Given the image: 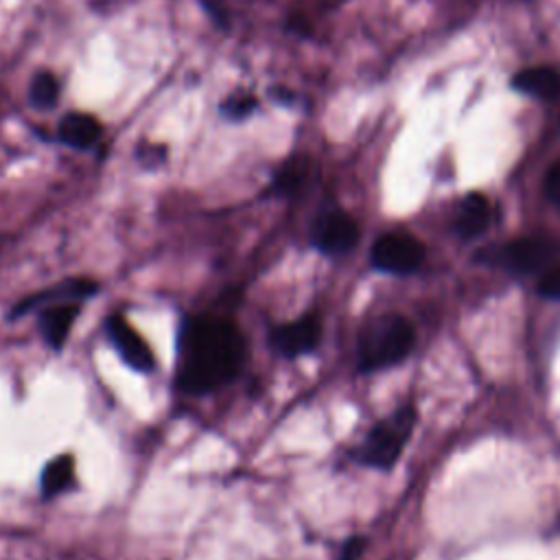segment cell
<instances>
[{"label":"cell","instance_id":"7c38bea8","mask_svg":"<svg viewBox=\"0 0 560 560\" xmlns=\"http://www.w3.org/2000/svg\"><path fill=\"white\" fill-rule=\"evenodd\" d=\"M512 85L525 94H532L538 98H551L560 92V74L549 66H534V68L521 70L512 79Z\"/></svg>","mask_w":560,"mask_h":560},{"label":"cell","instance_id":"ffe728a7","mask_svg":"<svg viewBox=\"0 0 560 560\" xmlns=\"http://www.w3.org/2000/svg\"><path fill=\"white\" fill-rule=\"evenodd\" d=\"M365 549V538L361 536H352L343 542L341 547V553H339V560H359V556L363 553Z\"/></svg>","mask_w":560,"mask_h":560},{"label":"cell","instance_id":"6da1fadb","mask_svg":"<svg viewBox=\"0 0 560 560\" xmlns=\"http://www.w3.org/2000/svg\"><path fill=\"white\" fill-rule=\"evenodd\" d=\"M245 337L223 315L195 313L179 322L175 339V389L206 396L230 385L245 363Z\"/></svg>","mask_w":560,"mask_h":560},{"label":"cell","instance_id":"5bb4252c","mask_svg":"<svg viewBox=\"0 0 560 560\" xmlns=\"http://www.w3.org/2000/svg\"><path fill=\"white\" fill-rule=\"evenodd\" d=\"M490 223V203L483 195H468L457 212V232L466 238L481 234Z\"/></svg>","mask_w":560,"mask_h":560},{"label":"cell","instance_id":"9a60e30c","mask_svg":"<svg viewBox=\"0 0 560 560\" xmlns=\"http://www.w3.org/2000/svg\"><path fill=\"white\" fill-rule=\"evenodd\" d=\"M31 103L35 107H52L59 98V81L50 72H37L31 81Z\"/></svg>","mask_w":560,"mask_h":560},{"label":"cell","instance_id":"52a82bcc","mask_svg":"<svg viewBox=\"0 0 560 560\" xmlns=\"http://www.w3.org/2000/svg\"><path fill=\"white\" fill-rule=\"evenodd\" d=\"M96 293H98V282L94 278L72 276V278L59 280L57 284L39 289L35 293L22 298L20 302H15L9 311V319L15 322L22 315H26L31 311H37V308H42L46 304H52V302H83V300H88Z\"/></svg>","mask_w":560,"mask_h":560},{"label":"cell","instance_id":"2e32d148","mask_svg":"<svg viewBox=\"0 0 560 560\" xmlns=\"http://www.w3.org/2000/svg\"><path fill=\"white\" fill-rule=\"evenodd\" d=\"M542 190L545 197L560 208V158L547 168L545 173V182H542Z\"/></svg>","mask_w":560,"mask_h":560},{"label":"cell","instance_id":"d6986e66","mask_svg":"<svg viewBox=\"0 0 560 560\" xmlns=\"http://www.w3.org/2000/svg\"><path fill=\"white\" fill-rule=\"evenodd\" d=\"M302 175H304V168H300L298 164H289L282 173H280V177H278V190H282V192H291L293 188H298V184L302 182Z\"/></svg>","mask_w":560,"mask_h":560},{"label":"cell","instance_id":"5b68a950","mask_svg":"<svg viewBox=\"0 0 560 560\" xmlns=\"http://www.w3.org/2000/svg\"><path fill=\"white\" fill-rule=\"evenodd\" d=\"M269 348L284 359H298L313 352L322 341V319L315 313H306L298 319L282 322L269 328Z\"/></svg>","mask_w":560,"mask_h":560},{"label":"cell","instance_id":"e0dca14e","mask_svg":"<svg viewBox=\"0 0 560 560\" xmlns=\"http://www.w3.org/2000/svg\"><path fill=\"white\" fill-rule=\"evenodd\" d=\"M254 105H256V101L252 96H232L225 101L223 109L230 118H243L245 114H249L254 109Z\"/></svg>","mask_w":560,"mask_h":560},{"label":"cell","instance_id":"277c9868","mask_svg":"<svg viewBox=\"0 0 560 560\" xmlns=\"http://www.w3.org/2000/svg\"><path fill=\"white\" fill-rule=\"evenodd\" d=\"M103 328L112 348L116 350V354L122 359L127 368L140 374L155 372L158 361H155L153 348L122 313H109L103 319Z\"/></svg>","mask_w":560,"mask_h":560},{"label":"cell","instance_id":"7a4b0ae2","mask_svg":"<svg viewBox=\"0 0 560 560\" xmlns=\"http://www.w3.org/2000/svg\"><path fill=\"white\" fill-rule=\"evenodd\" d=\"M413 328L400 315H387L368 324L359 337L361 370H378L402 361L413 348Z\"/></svg>","mask_w":560,"mask_h":560},{"label":"cell","instance_id":"4fadbf2b","mask_svg":"<svg viewBox=\"0 0 560 560\" xmlns=\"http://www.w3.org/2000/svg\"><path fill=\"white\" fill-rule=\"evenodd\" d=\"M101 136V125L90 114H68L59 125V138L61 142L74 147V149H88L92 147Z\"/></svg>","mask_w":560,"mask_h":560},{"label":"cell","instance_id":"3957f363","mask_svg":"<svg viewBox=\"0 0 560 560\" xmlns=\"http://www.w3.org/2000/svg\"><path fill=\"white\" fill-rule=\"evenodd\" d=\"M416 422L413 409L405 407L398 409L387 422H378L368 440L363 442L361 451H359V459L368 466H376V468H392L394 462L398 459L405 440L411 433V427Z\"/></svg>","mask_w":560,"mask_h":560},{"label":"cell","instance_id":"8fae6325","mask_svg":"<svg viewBox=\"0 0 560 560\" xmlns=\"http://www.w3.org/2000/svg\"><path fill=\"white\" fill-rule=\"evenodd\" d=\"M74 486H77V472H74V455L72 453H59L44 464V468L39 472L42 499H55Z\"/></svg>","mask_w":560,"mask_h":560},{"label":"cell","instance_id":"8992f818","mask_svg":"<svg viewBox=\"0 0 560 560\" xmlns=\"http://www.w3.org/2000/svg\"><path fill=\"white\" fill-rule=\"evenodd\" d=\"M372 262L374 267L389 273H409L420 267L424 258V247L411 234L389 232L376 238L372 245Z\"/></svg>","mask_w":560,"mask_h":560},{"label":"cell","instance_id":"9c48e42d","mask_svg":"<svg viewBox=\"0 0 560 560\" xmlns=\"http://www.w3.org/2000/svg\"><path fill=\"white\" fill-rule=\"evenodd\" d=\"M81 313V302H52L37 308V328L44 343L59 352L63 350L74 319Z\"/></svg>","mask_w":560,"mask_h":560},{"label":"cell","instance_id":"30bf717a","mask_svg":"<svg viewBox=\"0 0 560 560\" xmlns=\"http://www.w3.org/2000/svg\"><path fill=\"white\" fill-rule=\"evenodd\" d=\"M553 252L556 247L547 238H518L503 247L501 262L514 271H534L542 267Z\"/></svg>","mask_w":560,"mask_h":560},{"label":"cell","instance_id":"ac0fdd59","mask_svg":"<svg viewBox=\"0 0 560 560\" xmlns=\"http://www.w3.org/2000/svg\"><path fill=\"white\" fill-rule=\"evenodd\" d=\"M538 291H540V295H545V298L560 300V267L547 271V273L540 278Z\"/></svg>","mask_w":560,"mask_h":560},{"label":"cell","instance_id":"ba28073f","mask_svg":"<svg viewBox=\"0 0 560 560\" xmlns=\"http://www.w3.org/2000/svg\"><path fill=\"white\" fill-rule=\"evenodd\" d=\"M359 228L354 219L341 210L324 212L311 232L313 245L324 254H346L357 245Z\"/></svg>","mask_w":560,"mask_h":560}]
</instances>
